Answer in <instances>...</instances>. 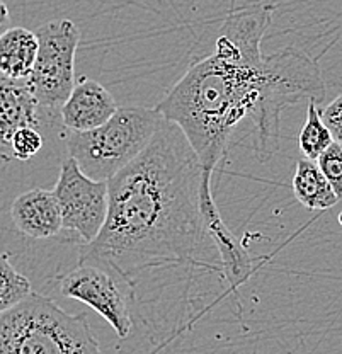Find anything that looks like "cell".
<instances>
[{"mask_svg": "<svg viewBox=\"0 0 342 354\" xmlns=\"http://www.w3.org/2000/svg\"><path fill=\"white\" fill-rule=\"evenodd\" d=\"M0 354H102L84 313L72 315L32 291L0 313Z\"/></svg>", "mask_w": 342, "mask_h": 354, "instance_id": "3957f363", "label": "cell"}, {"mask_svg": "<svg viewBox=\"0 0 342 354\" xmlns=\"http://www.w3.org/2000/svg\"><path fill=\"white\" fill-rule=\"evenodd\" d=\"M39 41L35 68L29 75L39 106L58 108L75 87V53L80 31L70 19H55L36 31Z\"/></svg>", "mask_w": 342, "mask_h": 354, "instance_id": "5b68a950", "label": "cell"}, {"mask_svg": "<svg viewBox=\"0 0 342 354\" xmlns=\"http://www.w3.org/2000/svg\"><path fill=\"white\" fill-rule=\"evenodd\" d=\"M10 216L19 232L31 239H50L64 228L61 209L53 191L35 187L19 194L10 206Z\"/></svg>", "mask_w": 342, "mask_h": 354, "instance_id": "30bf717a", "label": "cell"}, {"mask_svg": "<svg viewBox=\"0 0 342 354\" xmlns=\"http://www.w3.org/2000/svg\"><path fill=\"white\" fill-rule=\"evenodd\" d=\"M334 136L327 124L323 123L322 113H320L319 104L315 101L307 102V120H305L303 128H301L300 136H298V145L300 152L305 158L317 160V158L332 145Z\"/></svg>", "mask_w": 342, "mask_h": 354, "instance_id": "5bb4252c", "label": "cell"}, {"mask_svg": "<svg viewBox=\"0 0 342 354\" xmlns=\"http://www.w3.org/2000/svg\"><path fill=\"white\" fill-rule=\"evenodd\" d=\"M31 293V281L14 268L9 254H0V313L16 307Z\"/></svg>", "mask_w": 342, "mask_h": 354, "instance_id": "9a60e30c", "label": "cell"}, {"mask_svg": "<svg viewBox=\"0 0 342 354\" xmlns=\"http://www.w3.org/2000/svg\"><path fill=\"white\" fill-rule=\"evenodd\" d=\"M162 114L150 108H120L111 120L89 131H70L67 150L84 174L109 180L131 164L155 136Z\"/></svg>", "mask_w": 342, "mask_h": 354, "instance_id": "277c9868", "label": "cell"}, {"mask_svg": "<svg viewBox=\"0 0 342 354\" xmlns=\"http://www.w3.org/2000/svg\"><path fill=\"white\" fill-rule=\"evenodd\" d=\"M10 28V14L3 0H0V36Z\"/></svg>", "mask_w": 342, "mask_h": 354, "instance_id": "d6986e66", "label": "cell"}, {"mask_svg": "<svg viewBox=\"0 0 342 354\" xmlns=\"http://www.w3.org/2000/svg\"><path fill=\"white\" fill-rule=\"evenodd\" d=\"M61 209L64 228L75 232L86 243L97 239L108 218V180H95L84 174L75 158L61 162L53 189Z\"/></svg>", "mask_w": 342, "mask_h": 354, "instance_id": "8992f818", "label": "cell"}, {"mask_svg": "<svg viewBox=\"0 0 342 354\" xmlns=\"http://www.w3.org/2000/svg\"><path fill=\"white\" fill-rule=\"evenodd\" d=\"M9 145L12 157H16L17 160H29L41 150L43 136L35 127H24L14 133Z\"/></svg>", "mask_w": 342, "mask_h": 354, "instance_id": "e0dca14e", "label": "cell"}, {"mask_svg": "<svg viewBox=\"0 0 342 354\" xmlns=\"http://www.w3.org/2000/svg\"><path fill=\"white\" fill-rule=\"evenodd\" d=\"M200 209L201 215H203L205 228L208 230L209 237L213 239L220 252V257H222L225 278L234 288L242 286L252 272L251 254L238 242L234 232L223 221L211 193V174L205 171L201 172Z\"/></svg>", "mask_w": 342, "mask_h": 354, "instance_id": "ba28073f", "label": "cell"}, {"mask_svg": "<svg viewBox=\"0 0 342 354\" xmlns=\"http://www.w3.org/2000/svg\"><path fill=\"white\" fill-rule=\"evenodd\" d=\"M320 113H322L323 123L332 133L334 140L342 143V94L337 95L329 106L320 109Z\"/></svg>", "mask_w": 342, "mask_h": 354, "instance_id": "ac0fdd59", "label": "cell"}, {"mask_svg": "<svg viewBox=\"0 0 342 354\" xmlns=\"http://www.w3.org/2000/svg\"><path fill=\"white\" fill-rule=\"evenodd\" d=\"M273 12L274 6L252 3L228 14L215 53L194 62L155 108L181 128L209 174L242 120H252L254 153L266 164L279 152L283 111L325 99L314 58L292 46L271 55L260 51Z\"/></svg>", "mask_w": 342, "mask_h": 354, "instance_id": "6da1fadb", "label": "cell"}, {"mask_svg": "<svg viewBox=\"0 0 342 354\" xmlns=\"http://www.w3.org/2000/svg\"><path fill=\"white\" fill-rule=\"evenodd\" d=\"M317 164L337 196L342 199V143L334 140L332 145L317 158Z\"/></svg>", "mask_w": 342, "mask_h": 354, "instance_id": "2e32d148", "label": "cell"}, {"mask_svg": "<svg viewBox=\"0 0 342 354\" xmlns=\"http://www.w3.org/2000/svg\"><path fill=\"white\" fill-rule=\"evenodd\" d=\"M117 109L108 88L97 80L82 77L61 104V121L70 131H89L111 120Z\"/></svg>", "mask_w": 342, "mask_h": 354, "instance_id": "9c48e42d", "label": "cell"}, {"mask_svg": "<svg viewBox=\"0 0 342 354\" xmlns=\"http://www.w3.org/2000/svg\"><path fill=\"white\" fill-rule=\"evenodd\" d=\"M293 194L307 209L322 212L334 208L339 201L334 187L320 171L317 160L300 158L293 176Z\"/></svg>", "mask_w": 342, "mask_h": 354, "instance_id": "4fadbf2b", "label": "cell"}, {"mask_svg": "<svg viewBox=\"0 0 342 354\" xmlns=\"http://www.w3.org/2000/svg\"><path fill=\"white\" fill-rule=\"evenodd\" d=\"M38 108L29 79H12L0 72V142L9 143L19 128H36Z\"/></svg>", "mask_w": 342, "mask_h": 354, "instance_id": "8fae6325", "label": "cell"}, {"mask_svg": "<svg viewBox=\"0 0 342 354\" xmlns=\"http://www.w3.org/2000/svg\"><path fill=\"white\" fill-rule=\"evenodd\" d=\"M339 223H341V227H342V212L339 213Z\"/></svg>", "mask_w": 342, "mask_h": 354, "instance_id": "ffe728a7", "label": "cell"}, {"mask_svg": "<svg viewBox=\"0 0 342 354\" xmlns=\"http://www.w3.org/2000/svg\"><path fill=\"white\" fill-rule=\"evenodd\" d=\"M38 50L36 32L26 28H9L0 36V72L12 79H29Z\"/></svg>", "mask_w": 342, "mask_h": 354, "instance_id": "7c38bea8", "label": "cell"}, {"mask_svg": "<svg viewBox=\"0 0 342 354\" xmlns=\"http://www.w3.org/2000/svg\"><path fill=\"white\" fill-rule=\"evenodd\" d=\"M123 283L111 272L92 264H79L60 279V293L65 298L82 301L104 317L120 339L131 332V313Z\"/></svg>", "mask_w": 342, "mask_h": 354, "instance_id": "52a82bcc", "label": "cell"}, {"mask_svg": "<svg viewBox=\"0 0 342 354\" xmlns=\"http://www.w3.org/2000/svg\"><path fill=\"white\" fill-rule=\"evenodd\" d=\"M201 172L181 128L162 120L145 152L108 180V218L80 250L79 264L97 266L135 288L149 269L191 263L205 234Z\"/></svg>", "mask_w": 342, "mask_h": 354, "instance_id": "7a4b0ae2", "label": "cell"}]
</instances>
